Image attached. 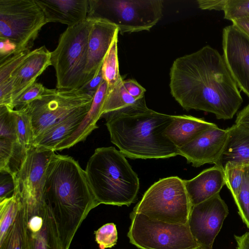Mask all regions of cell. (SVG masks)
<instances>
[{
	"label": "cell",
	"instance_id": "1",
	"mask_svg": "<svg viewBox=\"0 0 249 249\" xmlns=\"http://www.w3.org/2000/svg\"><path fill=\"white\" fill-rule=\"evenodd\" d=\"M169 75L171 94L187 111L202 110L229 120L243 103L223 56L209 45L175 59Z\"/></svg>",
	"mask_w": 249,
	"mask_h": 249
},
{
	"label": "cell",
	"instance_id": "2",
	"mask_svg": "<svg viewBox=\"0 0 249 249\" xmlns=\"http://www.w3.org/2000/svg\"><path fill=\"white\" fill-rule=\"evenodd\" d=\"M43 197L62 249H69L84 220L99 205L85 170L71 157L54 153L47 169Z\"/></svg>",
	"mask_w": 249,
	"mask_h": 249
},
{
	"label": "cell",
	"instance_id": "3",
	"mask_svg": "<svg viewBox=\"0 0 249 249\" xmlns=\"http://www.w3.org/2000/svg\"><path fill=\"white\" fill-rule=\"evenodd\" d=\"M111 142L129 158L166 159L178 155L165 135L173 115L149 108L145 97L137 103L104 113Z\"/></svg>",
	"mask_w": 249,
	"mask_h": 249
},
{
	"label": "cell",
	"instance_id": "4",
	"mask_svg": "<svg viewBox=\"0 0 249 249\" xmlns=\"http://www.w3.org/2000/svg\"><path fill=\"white\" fill-rule=\"evenodd\" d=\"M125 157L110 146L96 148L89 158L85 172L99 205L129 206L136 200L139 179Z\"/></svg>",
	"mask_w": 249,
	"mask_h": 249
},
{
	"label": "cell",
	"instance_id": "5",
	"mask_svg": "<svg viewBox=\"0 0 249 249\" xmlns=\"http://www.w3.org/2000/svg\"><path fill=\"white\" fill-rule=\"evenodd\" d=\"M92 18L68 27L60 35L51 53L55 71L56 88L60 90L78 89L85 84L88 43Z\"/></svg>",
	"mask_w": 249,
	"mask_h": 249
},
{
	"label": "cell",
	"instance_id": "6",
	"mask_svg": "<svg viewBox=\"0 0 249 249\" xmlns=\"http://www.w3.org/2000/svg\"><path fill=\"white\" fill-rule=\"evenodd\" d=\"M87 18L106 19L121 35L149 31L162 16V0H88Z\"/></svg>",
	"mask_w": 249,
	"mask_h": 249
},
{
	"label": "cell",
	"instance_id": "7",
	"mask_svg": "<svg viewBox=\"0 0 249 249\" xmlns=\"http://www.w3.org/2000/svg\"><path fill=\"white\" fill-rule=\"evenodd\" d=\"M192 207L184 180L172 176L153 184L132 212L163 222L186 224Z\"/></svg>",
	"mask_w": 249,
	"mask_h": 249
},
{
	"label": "cell",
	"instance_id": "8",
	"mask_svg": "<svg viewBox=\"0 0 249 249\" xmlns=\"http://www.w3.org/2000/svg\"><path fill=\"white\" fill-rule=\"evenodd\" d=\"M127 233L130 242L141 249H200L188 223L163 222L132 212Z\"/></svg>",
	"mask_w": 249,
	"mask_h": 249
},
{
	"label": "cell",
	"instance_id": "9",
	"mask_svg": "<svg viewBox=\"0 0 249 249\" xmlns=\"http://www.w3.org/2000/svg\"><path fill=\"white\" fill-rule=\"evenodd\" d=\"M93 98L79 89L60 90L46 88L39 98L20 109L30 117L35 139L79 110L90 106Z\"/></svg>",
	"mask_w": 249,
	"mask_h": 249
},
{
	"label": "cell",
	"instance_id": "10",
	"mask_svg": "<svg viewBox=\"0 0 249 249\" xmlns=\"http://www.w3.org/2000/svg\"><path fill=\"white\" fill-rule=\"evenodd\" d=\"M44 13L35 0H0V39L17 46V53L30 50L43 26Z\"/></svg>",
	"mask_w": 249,
	"mask_h": 249
},
{
	"label": "cell",
	"instance_id": "11",
	"mask_svg": "<svg viewBox=\"0 0 249 249\" xmlns=\"http://www.w3.org/2000/svg\"><path fill=\"white\" fill-rule=\"evenodd\" d=\"M229 213L219 194L192 206L188 224L200 249H213L215 239Z\"/></svg>",
	"mask_w": 249,
	"mask_h": 249
},
{
	"label": "cell",
	"instance_id": "12",
	"mask_svg": "<svg viewBox=\"0 0 249 249\" xmlns=\"http://www.w3.org/2000/svg\"><path fill=\"white\" fill-rule=\"evenodd\" d=\"M223 57L237 87L249 98V36L233 24L222 32Z\"/></svg>",
	"mask_w": 249,
	"mask_h": 249
},
{
	"label": "cell",
	"instance_id": "13",
	"mask_svg": "<svg viewBox=\"0 0 249 249\" xmlns=\"http://www.w3.org/2000/svg\"><path fill=\"white\" fill-rule=\"evenodd\" d=\"M54 151L32 145L20 170L14 177L15 191L21 197L43 199V190L49 163Z\"/></svg>",
	"mask_w": 249,
	"mask_h": 249
},
{
	"label": "cell",
	"instance_id": "14",
	"mask_svg": "<svg viewBox=\"0 0 249 249\" xmlns=\"http://www.w3.org/2000/svg\"><path fill=\"white\" fill-rule=\"evenodd\" d=\"M228 136L227 129L220 128L215 124L178 148V155L196 167L206 163L221 166V159Z\"/></svg>",
	"mask_w": 249,
	"mask_h": 249
},
{
	"label": "cell",
	"instance_id": "15",
	"mask_svg": "<svg viewBox=\"0 0 249 249\" xmlns=\"http://www.w3.org/2000/svg\"><path fill=\"white\" fill-rule=\"evenodd\" d=\"M31 249H62L51 213L45 202L26 206Z\"/></svg>",
	"mask_w": 249,
	"mask_h": 249
},
{
	"label": "cell",
	"instance_id": "16",
	"mask_svg": "<svg viewBox=\"0 0 249 249\" xmlns=\"http://www.w3.org/2000/svg\"><path fill=\"white\" fill-rule=\"evenodd\" d=\"M92 18L88 43L85 84L98 72L115 35L119 32L117 26L108 20L101 18Z\"/></svg>",
	"mask_w": 249,
	"mask_h": 249
},
{
	"label": "cell",
	"instance_id": "17",
	"mask_svg": "<svg viewBox=\"0 0 249 249\" xmlns=\"http://www.w3.org/2000/svg\"><path fill=\"white\" fill-rule=\"evenodd\" d=\"M51 58V52L45 46L31 51L27 57L12 73L9 81L12 87V103L35 83L37 78L52 65Z\"/></svg>",
	"mask_w": 249,
	"mask_h": 249
},
{
	"label": "cell",
	"instance_id": "18",
	"mask_svg": "<svg viewBox=\"0 0 249 249\" xmlns=\"http://www.w3.org/2000/svg\"><path fill=\"white\" fill-rule=\"evenodd\" d=\"M43 11L47 23L58 22L68 27L87 18L88 0H35Z\"/></svg>",
	"mask_w": 249,
	"mask_h": 249
},
{
	"label": "cell",
	"instance_id": "19",
	"mask_svg": "<svg viewBox=\"0 0 249 249\" xmlns=\"http://www.w3.org/2000/svg\"><path fill=\"white\" fill-rule=\"evenodd\" d=\"M184 182L192 206L198 204L219 194L225 185L224 168L214 165Z\"/></svg>",
	"mask_w": 249,
	"mask_h": 249
},
{
	"label": "cell",
	"instance_id": "20",
	"mask_svg": "<svg viewBox=\"0 0 249 249\" xmlns=\"http://www.w3.org/2000/svg\"><path fill=\"white\" fill-rule=\"evenodd\" d=\"M108 92V85L104 81L93 97L89 110L77 129L61 142L54 151H61L84 141L94 129L98 128L97 121L103 114V108Z\"/></svg>",
	"mask_w": 249,
	"mask_h": 249
},
{
	"label": "cell",
	"instance_id": "21",
	"mask_svg": "<svg viewBox=\"0 0 249 249\" xmlns=\"http://www.w3.org/2000/svg\"><path fill=\"white\" fill-rule=\"evenodd\" d=\"M215 124L190 115H173L164 135L178 148L190 142Z\"/></svg>",
	"mask_w": 249,
	"mask_h": 249
},
{
	"label": "cell",
	"instance_id": "22",
	"mask_svg": "<svg viewBox=\"0 0 249 249\" xmlns=\"http://www.w3.org/2000/svg\"><path fill=\"white\" fill-rule=\"evenodd\" d=\"M90 106L79 110L42 133L35 138L33 145L54 151L57 145L77 129Z\"/></svg>",
	"mask_w": 249,
	"mask_h": 249
},
{
	"label": "cell",
	"instance_id": "23",
	"mask_svg": "<svg viewBox=\"0 0 249 249\" xmlns=\"http://www.w3.org/2000/svg\"><path fill=\"white\" fill-rule=\"evenodd\" d=\"M227 129L228 136L221 165L223 167L228 162L249 164V127L235 124Z\"/></svg>",
	"mask_w": 249,
	"mask_h": 249
},
{
	"label": "cell",
	"instance_id": "24",
	"mask_svg": "<svg viewBox=\"0 0 249 249\" xmlns=\"http://www.w3.org/2000/svg\"><path fill=\"white\" fill-rule=\"evenodd\" d=\"M0 249H31L27 212L20 197L14 221L4 237L0 239Z\"/></svg>",
	"mask_w": 249,
	"mask_h": 249
},
{
	"label": "cell",
	"instance_id": "25",
	"mask_svg": "<svg viewBox=\"0 0 249 249\" xmlns=\"http://www.w3.org/2000/svg\"><path fill=\"white\" fill-rule=\"evenodd\" d=\"M117 33L104 59L102 71L103 78L108 85V90L113 88L119 81L123 79L120 75L118 57Z\"/></svg>",
	"mask_w": 249,
	"mask_h": 249
},
{
	"label": "cell",
	"instance_id": "26",
	"mask_svg": "<svg viewBox=\"0 0 249 249\" xmlns=\"http://www.w3.org/2000/svg\"><path fill=\"white\" fill-rule=\"evenodd\" d=\"M123 81L122 79L113 88L108 90L103 108V114L135 104L141 99L136 100L131 96L124 88Z\"/></svg>",
	"mask_w": 249,
	"mask_h": 249
},
{
	"label": "cell",
	"instance_id": "27",
	"mask_svg": "<svg viewBox=\"0 0 249 249\" xmlns=\"http://www.w3.org/2000/svg\"><path fill=\"white\" fill-rule=\"evenodd\" d=\"M19 202V196L16 192L11 197L0 201V239L4 237L14 222Z\"/></svg>",
	"mask_w": 249,
	"mask_h": 249
},
{
	"label": "cell",
	"instance_id": "28",
	"mask_svg": "<svg viewBox=\"0 0 249 249\" xmlns=\"http://www.w3.org/2000/svg\"><path fill=\"white\" fill-rule=\"evenodd\" d=\"M248 164L228 162L223 167L225 185L231 192L234 200L240 191L245 169Z\"/></svg>",
	"mask_w": 249,
	"mask_h": 249
},
{
	"label": "cell",
	"instance_id": "29",
	"mask_svg": "<svg viewBox=\"0 0 249 249\" xmlns=\"http://www.w3.org/2000/svg\"><path fill=\"white\" fill-rule=\"evenodd\" d=\"M18 141L30 148L33 145L35 137L30 116L22 109L14 110Z\"/></svg>",
	"mask_w": 249,
	"mask_h": 249
},
{
	"label": "cell",
	"instance_id": "30",
	"mask_svg": "<svg viewBox=\"0 0 249 249\" xmlns=\"http://www.w3.org/2000/svg\"><path fill=\"white\" fill-rule=\"evenodd\" d=\"M0 139L18 141L14 109L0 106Z\"/></svg>",
	"mask_w": 249,
	"mask_h": 249
},
{
	"label": "cell",
	"instance_id": "31",
	"mask_svg": "<svg viewBox=\"0 0 249 249\" xmlns=\"http://www.w3.org/2000/svg\"><path fill=\"white\" fill-rule=\"evenodd\" d=\"M234 201L240 217L249 229V164L245 168L241 189Z\"/></svg>",
	"mask_w": 249,
	"mask_h": 249
},
{
	"label": "cell",
	"instance_id": "32",
	"mask_svg": "<svg viewBox=\"0 0 249 249\" xmlns=\"http://www.w3.org/2000/svg\"><path fill=\"white\" fill-rule=\"evenodd\" d=\"M31 52L30 50L21 51L0 63V85L9 81L12 73L27 57Z\"/></svg>",
	"mask_w": 249,
	"mask_h": 249
},
{
	"label": "cell",
	"instance_id": "33",
	"mask_svg": "<svg viewBox=\"0 0 249 249\" xmlns=\"http://www.w3.org/2000/svg\"><path fill=\"white\" fill-rule=\"evenodd\" d=\"M46 88L35 82L16 98L12 103V108L19 109L36 99L39 98L45 92Z\"/></svg>",
	"mask_w": 249,
	"mask_h": 249
},
{
	"label": "cell",
	"instance_id": "34",
	"mask_svg": "<svg viewBox=\"0 0 249 249\" xmlns=\"http://www.w3.org/2000/svg\"><path fill=\"white\" fill-rule=\"evenodd\" d=\"M224 18L232 21L249 17V0H226Z\"/></svg>",
	"mask_w": 249,
	"mask_h": 249
},
{
	"label": "cell",
	"instance_id": "35",
	"mask_svg": "<svg viewBox=\"0 0 249 249\" xmlns=\"http://www.w3.org/2000/svg\"><path fill=\"white\" fill-rule=\"evenodd\" d=\"M95 240L100 249L110 248L116 245L118 233L113 223L106 224L95 231Z\"/></svg>",
	"mask_w": 249,
	"mask_h": 249
},
{
	"label": "cell",
	"instance_id": "36",
	"mask_svg": "<svg viewBox=\"0 0 249 249\" xmlns=\"http://www.w3.org/2000/svg\"><path fill=\"white\" fill-rule=\"evenodd\" d=\"M15 191L14 177L5 171H0V201L13 196Z\"/></svg>",
	"mask_w": 249,
	"mask_h": 249
},
{
	"label": "cell",
	"instance_id": "37",
	"mask_svg": "<svg viewBox=\"0 0 249 249\" xmlns=\"http://www.w3.org/2000/svg\"><path fill=\"white\" fill-rule=\"evenodd\" d=\"M123 85L127 92L136 100L144 97L146 89L134 79L123 80Z\"/></svg>",
	"mask_w": 249,
	"mask_h": 249
},
{
	"label": "cell",
	"instance_id": "38",
	"mask_svg": "<svg viewBox=\"0 0 249 249\" xmlns=\"http://www.w3.org/2000/svg\"><path fill=\"white\" fill-rule=\"evenodd\" d=\"M104 81L101 67L96 76L79 89L94 97Z\"/></svg>",
	"mask_w": 249,
	"mask_h": 249
},
{
	"label": "cell",
	"instance_id": "39",
	"mask_svg": "<svg viewBox=\"0 0 249 249\" xmlns=\"http://www.w3.org/2000/svg\"><path fill=\"white\" fill-rule=\"evenodd\" d=\"M17 53V46L7 39H0V63Z\"/></svg>",
	"mask_w": 249,
	"mask_h": 249
},
{
	"label": "cell",
	"instance_id": "40",
	"mask_svg": "<svg viewBox=\"0 0 249 249\" xmlns=\"http://www.w3.org/2000/svg\"><path fill=\"white\" fill-rule=\"evenodd\" d=\"M226 0H198L197 2L199 8L202 10H223Z\"/></svg>",
	"mask_w": 249,
	"mask_h": 249
},
{
	"label": "cell",
	"instance_id": "41",
	"mask_svg": "<svg viewBox=\"0 0 249 249\" xmlns=\"http://www.w3.org/2000/svg\"><path fill=\"white\" fill-rule=\"evenodd\" d=\"M235 123L249 127V104L237 114Z\"/></svg>",
	"mask_w": 249,
	"mask_h": 249
},
{
	"label": "cell",
	"instance_id": "42",
	"mask_svg": "<svg viewBox=\"0 0 249 249\" xmlns=\"http://www.w3.org/2000/svg\"><path fill=\"white\" fill-rule=\"evenodd\" d=\"M236 242V249H249V231L242 235H234Z\"/></svg>",
	"mask_w": 249,
	"mask_h": 249
},
{
	"label": "cell",
	"instance_id": "43",
	"mask_svg": "<svg viewBox=\"0 0 249 249\" xmlns=\"http://www.w3.org/2000/svg\"><path fill=\"white\" fill-rule=\"evenodd\" d=\"M232 24L243 30L249 36V17L231 21Z\"/></svg>",
	"mask_w": 249,
	"mask_h": 249
}]
</instances>
